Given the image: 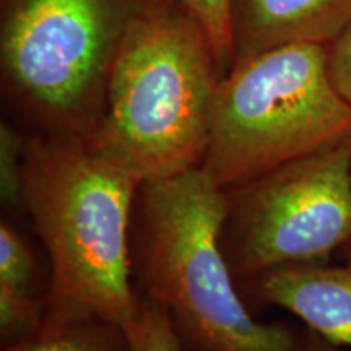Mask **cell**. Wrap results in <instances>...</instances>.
<instances>
[{"label":"cell","mask_w":351,"mask_h":351,"mask_svg":"<svg viewBox=\"0 0 351 351\" xmlns=\"http://www.w3.org/2000/svg\"><path fill=\"white\" fill-rule=\"evenodd\" d=\"M142 184L88 135L28 134L23 212L49 258V309L122 328L134 320L132 221Z\"/></svg>","instance_id":"obj_1"},{"label":"cell","mask_w":351,"mask_h":351,"mask_svg":"<svg viewBox=\"0 0 351 351\" xmlns=\"http://www.w3.org/2000/svg\"><path fill=\"white\" fill-rule=\"evenodd\" d=\"M225 78L213 44L179 0H143L109 73L91 140L142 182L202 168Z\"/></svg>","instance_id":"obj_2"},{"label":"cell","mask_w":351,"mask_h":351,"mask_svg":"<svg viewBox=\"0 0 351 351\" xmlns=\"http://www.w3.org/2000/svg\"><path fill=\"white\" fill-rule=\"evenodd\" d=\"M225 192L204 169L143 182L132 221V270L192 351H304L295 333L249 313L223 252Z\"/></svg>","instance_id":"obj_3"},{"label":"cell","mask_w":351,"mask_h":351,"mask_svg":"<svg viewBox=\"0 0 351 351\" xmlns=\"http://www.w3.org/2000/svg\"><path fill=\"white\" fill-rule=\"evenodd\" d=\"M351 138L326 44H288L234 64L219 83L202 169L221 191Z\"/></svg>","instance_id":"obj_4"},{"label":"cell","mask_w":351,"mask_h":351,"mask_svg":"<svg viewBox=\"0 0 351 351\" xmlns=\"http://www.w3.org/2000/svg\"><path fill=\"white\" fill-rule=\"evenodd\" d=\"M143 0H2L3 93L32 134L91 135L114 57Z\"/></svg>","instance_id":"obj_5"},{"label":"cell","mask_w":351,"mask_h":351,"mask_svg":"<svg viewBox=\"0 0 351 351\" xmlns=\"http://www.w3.org/2000/svg\"><path fill=\"white\" fill-rule=\"evenodd\" d=\"M223 192L221 245L236 282L324 262L351 243V138Z\"/></svg>","instance_id":"obj_6"},{"label":"cell","mask_w":351,"mask_h":351,"mask_svg":"<svg viewBox=\"0 0 351 351\" xmlns=\"http://www.w3.org/2000/svg\"><path fill=\"white\" fill-rule=\"evenodd\" d=\"M350 21L351 0H231L234 64L288 44L328 46Z\"/></svg>","instance_id":"obj_7"},{"label":"cell","mask_w":351,"mask_h":351,"mask_svg":"<svg viewBox=\"0 0 351 351\" xmlns=\"http://www.w3.org/2000/svg\"><path fill=\"white\" fill-rule=\"evenodd\" d=\"M251 288L258 301L295 314L320 339L351 348V263H291L258 276Z\"/></svg>","instance_id":"obj_8"},{"label":"cell","mask_w":351,"mask_h":351,"mask_svg":"<svg viewBox=\"0 0 351 351\" xmlns=\"http://www.w3.org/2000/svg\"><path fill=\"white\" fill-rule=\"evenodd\" d=\"M2 351H130L125 330L96 315L47 307L36 330Z\"/></svg>","instance_id":"obj_9"},{"label":"cell","mask_w":351,"mask_h":351,"mask_svg":"<svg viewBox=\"0 0 351 351\" xmlns=\"http://www.w3.org/2000/svg\"><path fill=\"white\" fill-rule=\"evenodd\" d=\"M124 330L130 351H182L169 313L148 298H140L138 313Z\"/></svg>","instance_id":"obj_10"},{"label":"cell","mask_w":351,"mask_h":351,"mask_svg":"<svg viewBox=\"0 0 351 351\" xmlns=\"http://www.w3.org/2000/svg\"><path fill=\"white\" fill-rule=\"evenodd\" d=\"M47 311L46 295L0 283V337L8 345L36 330Z\"/></svg>","instance_id":"obj_11"},{"label":"cell","mask_w":351,"mask_h":351,"mask_svg":"<svg viewBox=\"0 0 351 351\" xmlns=\"http://www.w3.org/2000/svg\"><path fill=\"white\" fill-rule=\"evenodd\" d=\"M38 261L29 241L7 219L0 225V283L34 293Z\"/></svg>","instance_id":"obj_12"},{"label":"cell","mask_w":351,"mask_h":351,"mask_svg":"<svg viewBox=\"0 0 351 351\" xmlns=\"http://www.w3.org/2000/svg\"><path fill=\"white\" fill-rule=\"evenodd\" d=\"M28 135L2 121L0 124V199L10 210L23 212V156Z\"/></svg>","instance_id":"obj_13"},{"label":"cell","mask_w":351,"mask_h":351,"mask_svg":"<svg viewBox=\"0 0 351 351\" xmlns=\"http://www.w3.org/2000/svg\"><path fill=\"white\" fill-rule=\"evenodd\" d=\"M204 26L213 44L215 54L223 73L230 72L234 64L231 33V0H179Z\"/></svg>","instance_id":"obj_14"},{"label":"cell","mask_w":351,"mask_h":351,"mask_svg":"<svg viewBox=\"0 0 351 351\" xmlns=\"http://www.w3.org/2000/svg\"><path fill=\"white\" fill-rule=\"evenodd\" d=\"M328 73L333 86L351 104V21L327 46Z\"/></svg>","instance_id":"obj_15"},{"label":"cell","mask_w":351,"mask_h":351,"mask_svg":"<svg viewBox=\"0 0 351 351\" xmlns=\"http://www.w3.org/2000/svg\"><path fill=\"white\" fill-rule=\"evenodd\" d=\"M304 351H339L335 348V345L328 343L326 340H319V339H313L309 345L304 346Z\"/></svg>","instance_id":"obj_16"},{"label":"cell","mask_w":351,"mask_h":351,"mask_svg":"<svg viewBox=\"0 0 351 351\" xmlns=\"http://www.w3.org/2000/svg\"><path fill=\"white\" fill-rule=\"evenodd\" d=\"M346 262L351 263V243L348 244V252H346Z\"/></svg>","instance_id":"obj_17"}]
</instances>
